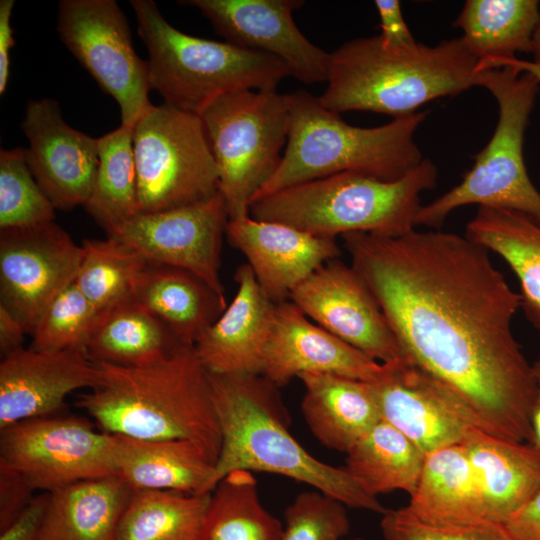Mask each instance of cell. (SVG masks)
<instances>
[{"mask_svg":"<svg viewBox=\"0 0 540 540\" xmlns=\"http://www.w3.org/2000/svg\"><path fill=\"white\" fill-rule=\"evenodd\" d=\"M48 501L49 493L36 495L25 510L0 531V540H39Z\"/></svg>","mask_w":540,"mask_h":540,"instance_id":"7bdbcfd3","label":"cell"},{"mask_svg":"<svg viewBox=\"0 0 540 540\" xmlns=\"http://www.w3.org/2000/svg\"><path fill=\"white\" fill-rule=\"evenodd\" d=\"M60 40L118 103L121 125L133 127L152 105L147 61L136 53L127 18L115 0H61Z\"/></svg>","mask_w":540,"mask_h":540,"instance_id":"8fae6325","label":"cell"},{"mask_svg":"<svg viewBox=\"0 0 540 540\" xmlns=\"http://www.w3.org/2000/svg\"><path fill=\"white\" fill-rule=\"evenodd\" d=\"M380 528L384 540H515L506 525L498 522L430 521L415 516L406 507L387 510Z\"/></svg>","mask_w":540,"mask_h":540,"instance_id":"f35d334b","label":"cell"},{"mask_svg":"<svg viewBox=\"0 0 540 540\" xmlns=\"http://www.w3.org/2000/svg\"><path fill=\"white\" fill-rule=\"evenodd\" d=\"M14 0L0 1V94L7 89L10 76V52L15 44L11 16Z\"/></svg>","mask_w":540,"mask_h":540,"instance_id":"f6af8a7d","label":"cell"},{"mask_svg":"<svg viewBox=\"0 0 540 540\" xmlns=\"http://www.w3.org/2000/svg\"><path fill=\"white\" fill-rule=\"evenodd\" d=\"M55 207L34 178L26 149L0 151V228L54 221Z\"/></svg>","mask_w":540,"mask_h":540,"instance_id":"8d00e7d4","label":"cell"},{"mask_svg":"<svg viewBox=\"0 0 540 540\" xmlns=\"http://www.w3.org/2000/svg\"><path fill=\"white\" fill-rule=\"evenodd\" d=\"M288 98L290 127L286 149L275 173L253 202L343 172L395 181L424 160L414 135L426 111L393 118L378 127L361 128L345 122L305 90L290 93Z\"/></svg>","mask_w":540,"mask_h":540,"instance_id":"5b68a950","label":"cell"},{"mask_svg":"<svg viewBox=\"0 0 540 540\" xmlns=\"http://www.w3.org/2000/svg\"><path fill=\"white\" fill-rule=\"evenodd\" d=\"M98 313L74 280L41 314L31 334V347L42 351L85 352Z\"/></svg>","mask_w":540,"mask_h":540,"instance_id":"74e56055","label":"cell"},{"mask_svg":"<svg viewBox=\"0 0 540 540\" xmlns=\"http://www.w3.org/2000/svg\"><path fill=\"white\" fill-rule=\"evenodd\" d=\"M349 540H364V539L361 538V537H354V538H351V539H349Z\"/></svg>","mask_w":540,"mask_h":540,"instance_id":"f907efd6","label":"cell"},{"mask_svg":"<svg viewBox=\"0 0 540 540\" xmlns=\"http://www.w3.org/2000/svg\"><path fill=\"white\" fill-rule=\"evenodd\" d=\"M25 477L0 459V531L10 525L34 499Z\"/></svg>","mask_w":540,"mask_h":540,"instance_id":"60d3db41","label":"cell"},{"mask_svg":"<svg viewBox=\"0 0 540 540\" xmlns=\"http://www.w3.org/2000/svg\"><path fill=\"white\" fill-rule=\"evenodd\" d=\"M98 380L77 406L103 432L145 440L197 443L217 461L221 429L210 373L193 346L142 366L95 362Z\"/></svg>","mask_w":540,"mask_h":540,"instance_id":"7a4b0ae2","label":"cell"},{"mask_svg":"<svg viewBox=\"0 0 540 540\" xmlns=\"http://www.w3.org/2000/svg\"><path fill=\"white\" fill-rule=\"evenodd\" d=\"M539 10L536 0H468L453 25L479 65L530 54Z\"/></svg>","mask_w":540,"mask_h":540,"instance_id":"4dcf8cb0","label":"cell"},{"mask_svg":"<svg viewBox=\"0 0 540 540\" xmlns=\"http://www.w3.org/2000/svg\"><path fill=\"white\" fill-rule=\"evenodd\" d=\"M437 179L429 159L395 181L343 172L255 200L249 215L334 239L356 232L396 237L415 229L420 196Z\"/></svg>","mask_w":540,"mask_h":540,"instance_id":"8992f818","label":"cell"},{"mask_svg":"<svg viewBox=\"0 0 540 540\" xmlns=\"http://www.w3.org/2000/svg\"><path fill=\"white\" fill-rule=\"evenodd\" d=\"M504 66H510L519 71L528 72L532 74L533 76H535L540 83V65L535 64L532 61L519 59L517 57L513 59L491 61V62L480 64L479 70L482 71V70H488V69H495V68H500Z\"/></svg>","mask_w":540,"mask_h":540,"instance_id":"c3c4849f","label":"cell"},{"mask_svg":"<svg viewBox=\"0 0 540 540\" xmlns=\"http://www.w3.org/2000/svg\"><path fill=\"white\" fill-rule=\"evenodd\" d=\"M533 63L540 65V10L539 17L531 37V52Z\"/></svg>","mask_w":540,"mask_h":540,"instance_id":"681fc988","label":"cell"},{"mask_svg":"<svg viewBox=\"0 0 540 540\" xmlns=\"http://www.w3.org/2000/svg\"><path fill=\"white\" fill-rule=\"evenodd\" d=\"M0 433V459L35 491L50 493L81 480L117 475L110 435L83 418L50 415L14 423Z\"/></svg>","mask_w":540,"mask_h":540,"instance_id":"7c38bea8","label":"cell"},{"mask_svg":"<svg viewBox=\"0 0 540 540\" xmlns=\"http://www.w3.org/2000/svg\"><path fill=\"white\" fill-rule=\"evenodd\" d=\"M210 381L221 429L215 487L235 470L266 472L303 482L347 507L382 515L387 511L345 467L318 460L298 443L287 428L277 386L263 375L210 373Z\"/></svg>","mask_w":540,"mask_h":540,"instance_id":"3957f363","label":"cell"},{"mask_svg":"<svg viewBox=\"0 0 540 540\" xmlns=\"http://www.w3.org/2000/svg\"><path fill=\"white\" fill-rule=\"evenodd\" d=\"M465 236L505 260L519 280L521 308L540 329V222L517 211L479 206Z\"/></svg>","mask_w":540,"mask_h":540,"instance_id":"83f0119b","label":"cell"},{"mask_svg":"<svg viewBox=\"0 0 540 540\" xmlns=\"http://www.w3.org/2000/svg\"><path fill=\"white\" fill-rule=\"evenodd\" d=\"M132 492L118 475L85 479L50 492L39 540H114Z\"/></svg>","mask_w":540,"mask_h":540,"instance_id":"4316f807","label":"cell"},{"mask_svg":"<svg viewBox=\"0 0 540 540\" xmlns=\"http://www.w3.org/2000/svg\"><path fill=\"white\" fill-rule=\"evenodd\" d=\"M82 247L54 221L0 230V304L28 334L78 273Z\"/></svg>","mask_w":540,"mask_h":540,"instance_id":"4fadbf2b","label":"cell"},{"mask_svg":"<svg viewBox=\"0 0 540 540\" xmlns=\"http://www.w3.org/2000/svg\"><path fill=\"white\" fill-rule=\"evenodd\" d=\"M225 235L246 257L259 286L275 304L289 300L313 272L341 255L334 238L250 215L229 220Z\"/></svg>","mask_w":540,"mask_h":540,"instance_id":"ffe728a7","label":"cell"},{"mask_svg":"<svg viewBox=\"0 0 540 540\" xmlns=\"http://www.w3.org/2000/svg\"><path fill=\"white\" fill-rule=\"evenodd\" d=\"M394 366L369 358L314 323L291 301L276 304L262 372L275 386L304 373H329L374 383L385 379Z\"/></svg>","mask_w":540,"mask_h":540,"instance_id":"ac0fdd59","label":"cell"},{"mask_svg":"<svg viewBox=\"0 0 540 540\" xmlns=\"http://www.w3.org/2000/svg\"><path fill=\"white\" fill-rule=\"evenodd\" d=\"M28 334L24 325L6 307L0 304V350L6 355L21 347Z\"/></svg>","mask_w":540,"mask_h":540,"instance_id":"bcb514c9","label":"cell"},{"mask_svg":"<svg viewBox=\"0 0 540 540\" xmlns=\"http://www.w3.org/2000/svg\"><path fill=\"white\" fill-rule=\"evenodd\" d=\"M346 507L321 491L301 492L285 509L280 540H341L351 527Z\"/></svg>","mask_w":540,"mask_h":540,"instance_id":"ab89813d","label":"cell"},{"mask_svg":"<svg viewBox=\"0 0 540 540\" xmlns=\"http://www.w3.org/2000/svg\"><path fill=\"white\" fill-rule=\"evenodd\" d=\"M75 283L101 312L133 296L148 261L116 238L86 239Z\"/></svg>","mask_w":540,"mask_h":540,"instance_id":"d590c367","label":"cell"},{"mask_svg":"<svg viewBox=\"0 0 540 540\" xmlns=\"http://www.w3.org/2000/svg\"><path fill=\"white\" fill-rule=\"evenodd\" d=\"M374 5L380 19L379 37L385 47L403 49L417 43L404 20L400 1L376 0Z\"/></svg>","mask_w":540,"mask_h":540,"instance_id":"b9f144b4","label":"cell"},{"mask_svg":"<svg viewBox=\"0 0 540 540\" xmlns=\"http://www.w3.org/2000/svg\"><path fill=\"white\" fill-rule=\"evenodd\" d=\"M133 127L120 125L98 138L99 163L83 206L107 235L138 214Z\"/></svg>","mask_w":540,"mask_h":540,"instance_id":"e575fe53","label":"cell"},{"mask_svg":"<svg viewBox=\"0 0 540 540\" xmlns=\"http://www.w3.org/2000/svg\"><path fill=\"white\" fill-rule=\"evenodd\" d=\"M199 116L229 220L248 216L256 195L278 168L287 143L288 94L238 91L218 98Z\"/></svg>","mask_w":540,"mask_h":540,"instance_id":"9c48e42d","label":"cell"},{"mask_svg":"<svg viewBox=\"0 0 540 540\" xmlns=\"http://www.w3.org/2000/svg\"><path fill=\"white\" fill-rule=\"evenodd\" d=\"M234 278V298L193 347L211 374L262 375L276 304L248 264L239 266Z\"/></svg>","mask_w":540,"mask_h":540,"instance_id":"7402d4cb","label":"cell"},{"mask_svg":"<svg viewBox=\"0 0 540 540\" xmlns=\"http://www.w3.org/2000/svg\"><path fill=\"white\" fill-rule=\"evenodd\" d=\"M226 42L282 61L291 76L306 84L326 82L329 53L310 42L293 20L301 0H186Z\"/></svg>","mask_w":540,"mask_h":540,"instance_id":"2e32d148","label":"cell"},{"mask_svg":"<svg viewBox=\"0 0 540 540\" xmlns=\"http://www.w3.org/2000/svg\"><path fill=\"white\" fill-rule=\"evenodd\" d=\"M289 301L369 358L386 365L409 363L370 289L351 265L338 258L298 285Z\"/></svg>","mask_w":540,"mask_h":540,"instance_id":"9a60e30c","label":"cell"},{"mask_svg":"<svg viewBox=\"0 0 540 540\" xmlns=\"http://www.w3.org/2000/svg\"><path fill=\"white\" fill-rule=\"evenodd\" d=\"M228 221L225 201L218 191L191 205L139 213L108 236L127 244L150 263L193 273L225 298L219 269Z\"/></svg>","mask_w":540,"mask_h":540,"instance_id":"5bb4252c","label":"cell"},{"mask_svg":"<svg viewBox=\"0 0 540 540\" xmlns=\"http://www.w3.org/2000/svg\"><path fill=\"white\" fill-rule=\"evenodd\" d=\"M109 435L117 475L133 490L208 494L215 488V461L197 443Z\"/></svg>","mask_w":540,"mask_h":540,"instance_id":"cb8c5ba5","label":"cell"},{"mask_svg":"<svg viewBox=\"0 0 540 540\" xmlns=\"http://www.w3.org/2000/svg\"><path fill=\"white\" fill-rule=\"evenodd\" d=\"M139 213L191 205L218 192L217 166L199 115L151 105L133 126Z\"/></svg>","mask_w":540,"mask_h":540,"instance_id":"30bf717a","label":"cell"},{"mask_svg":"<svg viewBox=\"0 0 540 540\" xmlns=\"http://www.w3.org/2000/svg\"><path fill=\"white\" fill-rule=\"evenodd\" d=\"M477 86L486 88L498 103L494 133L474 156L461 182L421 206L416 226L438 228L453 210L467 205L509 209L540 222V193L523 157L524 136L540 83L528 72L504 66L479 71Z\"/></svg>","mask_w":540,"mask_h":540,"instance_id":"ba28073f","label":"cell"},{"mask_svg":"<svg viewBox=\"0 0 540 540\" xmlns=\"http://www.w3.org/2000/svg\"><path fill=\"white\" fill-rule=\"evenodd\" d=\"M371 384L381 419L425 455L461 443L474 426L458 399L413 364L396 365L385 379Z\"/></svg>","mask_w":540,"mask_h":540,"instance_id":"44dd1931","label":"cell"},{"mask_svg":"<svg viewBox=\"0 0 540 540\" xmlns=\"http://www.w3.org/2000/svg\"><path fill=\"white\" fill-rule=\"evenodd\" d=\"M132 298L166 325L185 346H194L227 307L226 298L193 273L150 262Z\"/></svg>","mask_w":540,"mask_h":540,"instance_id":"484cf974","label":"cell"},{"mask_svg":"<svg viewBox=\"0 0 540 540\" xmlns=\"http://www.w3.org/2000/svg\"><path fill=\"white\" fill-rule=\"evenodd\" d=\"M478 63L461 37L403 49L385 47L379 35L357 38L329 53L327 87L318 98L338 114L371 111L397 118L477 86Z\"/></svg>","mask_w":540,"mask_h":540,"instance_id":"277c9868","label":"cell"},{"mask_svg":"<svg viewBox=\"0 0 540 540\" xmlns=\"http://www.w3.org/2000/svg\"><path fill=\"white\" fill-rule=\"evenodd\" d=\"M130 5L149 55L151 90L172 107L200 115L224 95L274 91L291 76L288 67L272 55L179 31L152 0H131Z\"/></svg>","mask_w":540,"mask_h":540,"instance_id":"52a82bcc","label":"cell"},{"mask_svg":"<svg viewBox=\"0 0 540 540\" xmlns=\"http://www.w3.org/2000/svg\"><path fill=\"white\" fill-rule=\"evenodd\" d=\"M506 527L515 540H540V488Z\"/></svg>","mask_w":540,"mask_h":540,"instance_id":"ee69618b","label":"cell"},{"mask_svg":"<svg viewBox=\"0 0 540 540\" xmlns=\"http://www.w3.org/2000/svg\"><path fill=\"white\" fill-rule=\"evenodd\" d=\"M346 470L369 495L395 490L414 491L425 454L384 420L378 422L346 452Z\"/></svg>","mask_w":540,"mask_h":540,"instance_id":"1f68e13d","label":"cell"},{"mask_svg":"<svg viewBox=\"0 0 540 540\" xmlns=\"http://www.w3.org/2000/svg\"><path fill=\"white\" fill-rule=\"evenodd\" d=\"M536 393L530 413L531 441L529 444L540 451V359L533 364Z\"/></svg>","mask_w":540,"mask_h":540,"instance_id":"7dc6e473","label":"cell"},{"mask_svg":"<svg viewBox=\"0 0 540 540\" xmlns=\"http://www.w3.org/2000/svg\"><path fill=\"white\" fill-rule=\"evenodd\" d=\"M210 493L133 490L114 540H199Z\"/></svg>","mask_w":540,"mask_h":540,"instance_id":"836d02e7","label":"cell"},{"mask_svg":"<svg viewBox=\"0 0 540 540\" xmlns=\"http://www.w3.org/2000/svg\"><path fill=\"white\" fill-rule=\"evenodd\" d=\"M21 129L29 143V168L55 209L84 206L96 178L98 138L68 125L51 98L28 102Z\"/></svg>","mask_w":540,"mask_h":540,"instance_id":"e0dca14e","label":"cell"},{"mask_svg":"<svg viewBox=\"0 0 540 540\" xmlns=\"http://www.w3.org/2000/svg\"><path fill=\"white\" fill-rule=\"evenodd\" d=\"M98 368L79 350L42 351L20 347L0 362V430L20 421L50 416L75 390L93 388Z\"/></svg>","mask_w":540,"mask_h":540,"instance_id":"d6986e66","label":"cell"},{"mask_svg":"<svg viewBox=\"0 0 540 540\" xmlns=\"http://www.w3.org/2000/svg\"><path fill=\"white\" fill-rule=\"evenodd\" d=\"M405 507L430 521L486 520L473 467L460 443L426 454L417 485Z\"/></svg>","mask_w":540,"mask_h":540,"instance_id":"f546056e","label":"cell"},{"mask_svg":"<svg viewBox=\"0 0 540 540\" xmlns=\"http://www.w3.org/2000/svg\"><path fill=\"white\" fill-rule=\"evenodd\" d=\"M282 531L261 503L253 473L235 470L210 493L199 540H280Z\"/></svg>","mask_w":540,"mask_h":540,"instance_id":"d6a6232c","label":"cell"},{"mask_svg":"<svg viewBox=\"0 0 540 540\" xmlns=\"http://www.w3.org/2000/svg\"><path fill=\"white\" fill-rule=\"evenodd\" d=\"M298 378L305 388L303 416L324 446L346 453L382 420L370 382L329 373Z\"/></svg>","mask_w":540,"mask_h":540,"instance_id":"d4e9b609","label":"cell"},{"mask_svg":"<svg viewBox=\"0 0 540 540\" xmlns=\"http://www.w3.org/2000/svg\"><path fill=\"white\" fill-rule=\"evenodd\" d=\"M460 444L473 467L486 520L506 525L540 488V451L474 426Z\"/></svg>","mask_w":540,"mask_h":540,"instance_id":"603a6c76","label":"cell"},{"mask_svg":"<svg viewBox=\"0 0 540 540\" xmlns=\"http://www.w3.org/2000/svg\"><path fill=\"white\" fill-rule=\"evenodd\" d=\"M182 346L166 325L130 298L98 313L85 352L94 362L142 366Z\"/></svg>","mask_w":540,"mask_h":540,"instance_id":"f1b7e54d","label":"cell"},{"mask_svg":"<svg viewBox=\"0 0 540 540\" xmlns=\"http://www.w3.org/2000/svg\"><path fill=\"white\" fill-rule=\"evenodd\" d=\"M341 237L409 363L443 384L475 427L530 443L536 380L512 330L522 298L489 251L438 230Z\"/></svg>","mask_w":540,"mask_h":540,"instance_id":"6da1fadb","label":"cell"}]
</instances>
